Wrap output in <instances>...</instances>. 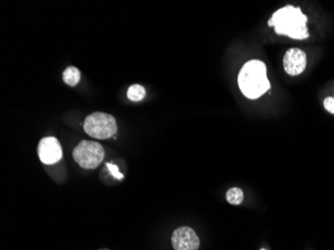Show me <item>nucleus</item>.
Returning <instances> with one entry per match:
<instances>
[{
  "label": "nucleus",
  "mask_w": 334,
  "mask_h": 250,
  "mask_svg": "<svg viewBox=\"0 0 334 250\" xmlns=\"http://www.w3.org/2000/svg\"><path fill=\"white\" fill-rule=\"evenodd\" d=\"M306 22L307 17L299 7L286 5L273 13L268 20V25L273 26L277 34L300 40L309 37Z\"/></svg>",
  "instance_id": "1"
},
{
  "label": "nucleus",
  "mask_w": 334,
  "mask_h": 250,
  "mask_svg": "<svg viewBox=\"0 0 334 250\" xmlns=\"http://www.w3.org/2000/svg\"><path fill=\"white\" fill-rule=\"evenodd\" d=\"M238 86L249 99H256L271 87L266 75L265 63L260 60L246 62L238 74Z\"/></svg>",
  "instance_id": "2"
},
{
  "label": "nucleus",
  "mask_w": 334,
  "mask_h": 250,
  "mask_svg": "<svg viewBox=\"0 0 334 250\" xmlns=\"http://www.w3.org/2000/svg\"><path fill=\"white\" fill-rule=\"evenodd\" d=\"M84 131L96 139H107L115 136L117 125L115 118L103 112H95L88 115L84 123Z\"/></svg>",
  "instance_id": "3"
},
{
  "label": "nucleus",
  "mask_w": 334,
  "mask_h": 250,
  "mask_svg": "<svg viewBox=\"0 0 334 250\" xmlns=\"http://www.w3.org/2000/svg\"><path fill=\"white\" fill-rule=\"evenodd\" d=\"M104 148L97 142L82 140L73 150L76 163L85 169H94L104 158Z\"/></svg>",
  "instance_id": "4"
},
{
  "label": "nucleus",
  "mask_w": 334,
  "mask_h": 250,
  "mask_svg": "<svg viewBox=\"0 0 334 250\" xmlns=\"http://www.w3.org/2000/svg\"><path fill=\"white\" fill-rule=\"evenodd\" d=\"M174 250H198L200 241L195 231L187 226H182L174 230L171 236Z\"/></svg>",
  "instance_id": "5"
},
{
  "label": "nucleus",
  "mask_w": 334,
  "mask_h": 250,
  "mask_svg": "<svg viewBox=\"0 0 334 250\" xmlns=\"http://www.w3.org/2000/svg\"><path fill=\"white\" fill-rule=\"evenodd\" d=\"M37 152L44 164H53L62 158V148L55 137L42 138L37 147Z\"/></svg>",
  "instance_id": "6"
},
{
  "label": "nucleus",
  "mask_w": 334,
  "mask_h": 250,
  "mask_svg": "<svg viewBox=\"0 0 334 250\" xmlns=\"http://www.w3.org/2000/svg\"><path fill=\"white\" fill-rule=\"evenodd\" d=\"M306 54L299 48H291L287 50L283 58L284 70L291 76L302 73L306 67Z\"/></svg>",
  "instance_id": "7"
},
{
  "label": "nucleus",
  "mask_w": 334,
  "mask_h": 250,
  "mask_svg": "<svg viewBox=\"0 0 334 250\" xmlns=\"http://www.w3.org/2000/svg\"><path fill=\"white\" fill-rule=\"evenodd\" d=\"M63 80L69 86H75L80 80V71L74 66L67 67L63 72Z\"/></svg>",
  "instance_id": "8"
},
{
  "label": "nucleus",
  "mask_w": 334,
  "mask_h": 250,
  "mask_svg": "<svg viewBox=\"0 0 334 250\" xmlns=\"http://www.w3.org/2000/svg\"><path fill=\"white\" fill-rule=\"evenodd\" d=\"M145 96V89L142 85L133 84L128 88L127 97L132 101H140Z\"/></svg>",
  "instance_id": "9"
},
{
  "label": "nucleus",
  "mask_w": 334,
  "mask_h": 250,
  "mask_svg": "<svg viewBox=\"0 0 334 250\" xmlns=\"http://www.w3.org/2000/svg\"><path fill=\"white\" fill-rule=\"evenodd\" d=\"M226 199L230 204L238 205L243 201V192L238 187L230 188L226 193Z\"/></svg>",
  "instance_id": "10"
},
{
  "label": "nucleus",
  "mask_w": 334,
  "mask_h": 250,
  "mask_svg": "<svg viewBox=\"0 0 334 250\" xmlns=\"http://www.w3.org/2000/svg\"><path fill=\"white\" fill-rule=\"evenodd\" d=\"M106 166H107V168L109 169V172L116 178V179H122L123 177H124V175L122 174V173H120L119 172V169H118V167L116 166V165H113V164H111V163H106Z\"/></svg>",
  "instance_id": "11"
},
{
  "label": "nucleus",
  "mask_w": 334,
  "mask_h": 250,
  "mask_svg": "<svg viewBox=\"0 0 334 250\" xmlns=\"http://www.w3.org/2000/svg\"><path fill=\"white\" fill-rule=\"evenodd\" d=\"M323 104H324L325 109L328 112L334 114V97H327V98H325Z\"/></svg>",
  "instance_id": "12"
},
{
  "label": "nucleus",
  "mask_w": 334,
  "mask_h": 250,
  "mask_svg": "<svg viewBox=\"0 0 334 250\" xmlns=\"http://www.w3.org/2000/svg\"><path fill=\"white\" fill-rule=\"evenodd\" d=\"M98 250H109V249H105V248H103V249H98Z\"/></svg>",
  "instance_id": "13"
},
{
  "label": "nucleus",
  "mask_w": 334,
  "mask_h": 250,
  "mask_svg": "<svg viewBox=\"0 0 334 250\" xmlns=\"http://www.w3.org/2000/svg\"><path fill=\"white\" fill-rule=\"evenodd\" d=\"M261 250H266V249H261Z\"/></svg>",
  "instance_id": "14"
}]
</instances>
